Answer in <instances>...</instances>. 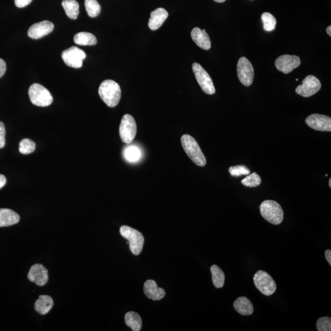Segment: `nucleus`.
<instances>
[{"instance_id":"obj_13","label":"nucleus","mask_w":331,"mask_h":331,"mask_svg":"<svg viewBox=\"0 0 331 331\" xmlns=\"http://www.w3.org/2000/svg\"><path fill=\"white\" fill-rule=\"evenodd\" d=\"M308 126L312 129L320 131H331V118L321 114H312L305 119Z\"/></svg>"},{"instance_id":"obj_20","label":"nucleus","mask_w":331,"mask_h":331,"mask_svg":"<svg viewBox=\"0 0 331 331\" xmlns=\"http://www.w3.org/2000/svg\"><path fill=\"white\" fill-rule=\"evenodd\" d=\"M233 305L237 312L242 315H251L253 313V305L249 299L245 297H239L236 299Z\"/></svg>"},{"instance_id":"obj_26","label":"nucleus","mask_w":331,"mask_h":331,"mask_svg":"<svg viewBox=\"0 0 331 331\" xmlns=\"http://www.w3.org/2000/svg\"><path fill=\"white\" fill-rule=\"evenodd\" d=\"M85 7L90 18H96L101 12V6L96 0H85Z\"/></svg>"},{"instance_id":"obj_38","label":"nucleus","mask_w":331,"mask_h":331,"mask_svg":"<svg viewBox=\"0 0 331 331\" xmlns=\"http://www.w3.org/2000/svg\"><path fill=\"white\" fill-rule=\"evenodd\" d=\"M326 32L328 35L331 36V26H329L327 28Z\"/></svg>"},{"instance_id":"obj_18","label":"nucleus","mask_w":331,"mask_h":331,"mask_svg":"<svg viewBox=\"0 0 331 331\" xmlns=\"http://www.w3.org/2000/svg\"><path fill=\"white\" fill-rule=\"evenodd\" d=\"M168 13L164 8H159L150 13L148 27L152 30H158L168 18Z\"/></svg>"},{"instance_id":"obj_5","label":"nucleus","mask_w":331,"mask_h":331,"mask_svg":"<svg viewBox=\"0 0 331 331\" xmlns=\"http://www.w3.org/2000/svg\"><path fill=\"white\" fill-rule=\"evenodd\" d=\"M120 233L124 238L128 240L131 252L135 255H139L142 252L144 244V238L141 233L128 226H122L120 229Z\"/></svg>"},{"instance_id":"obj_35","label":"nucleus","mask_w":331,"mask_h":331,"mask_svg":"<svg viewBox=\"0 0 331 331\" xmlns=\"http://www.w3.org/2000/svg\"><path fill=\"white\" fill-rule=\"evenodd\" d=\"M7 70V64L4 60L0 59V78L4 75Z\"/></svg>"},{"instance_id":"obj_3","label":"nucleus","mask_w":331,"mask_h":331,"mask_svg":"<svg viewBox=\"0 0 331 331\" xmlns=\"http://www.w3.org/2000/svg\"><path fill=\"white\" fill-rule=\"evenodd\" d=\"M260 212L262 217L270 224L278 225L284 219V211L278 202L266 200L260 205Z\"/></svg>"},{"instance_id":"obj_34","label":"nucleus","mask_w":331,"mask_h":331,"mask_svg":"<svg viewBox=\"0 0 331 331\" xmlns=\"http://www.w3.org/2000/svg\"><path fill=\"white\" fill-rule=\"evenodd\" d=\"M15 5L17 7L22 8L27 7L32 0H15Z\"/></svg>"},{"instance_id":"obj_14","label":"nucleus","mask_w":331,"mask_h":331,"mask_svg":"<svg viewBox=\"0 0 331 331\" xmlns=\"http://www.w3.org/2000/svg\"><path fill=\"white\" fill-rule=\"evenodd\" d=\"M28 279L38 286H44L48 282V271L42 264H36L30 268L28 273Z\"/></svg>"},{"instance_id":"obj_2","label":"nucleus","mask_w":331,"mask_h":331,"mask_svg":"<svg viewBox=\"0 0 331 331\" xmlns=\"http://www.w3.org/2000/svg\"><path fill=\"white\" fill-rule=\"evenodd\" d=\"M181 142L185 153L187 154L194 163L201 167H203L206 164V158L202 153L198 142L192 136L188 135L182 136Z\"/></svg>"},{"instance_id":"obj_8","label":"nucleus","mask_w":331,"mask_h":331,"mask_svg":"<svg viewBox=\"0 0 331 331\" xmlns=\"http://www.w3.org/2000/svg\"><path fill=\"white\" fill-rule=\"evenodd\" d=\"M192 69L197 82L203 92L208 95H213L215 93V88L214 87L212 79L209 74L207 73L201 65L198 63H194Z\"/></svg>"},{"instance_id":"obj_27","label":"nucleus","mask_w":331,"mask_h":331,"mask_svg":"<svg viewBox=\"0 0 331 331\" xmlns=\"http://www.w3.org/2000/svg\"><path fill=\"white\" fill-rule=\"evenodd\" d=\"M125 159L129 162H136L141 158V153L139 148L136 146L127 147L124 150Z\"/></svg>"},{"instance_id":"obj_40","label":"nucleus","mask_w":331,"mask_h":331,"mask_svg":"<svg viewBox=\"0 0 331 331\" xmlns=\"http://www.w3.org/2000/svg\"><path fill=\"white\" fill-rule=\"evenodd\" d=\"M329 186L331 188V179H329Z\"/></svg>"},{"instance_id":"obj_36","label":"nucleus","mask_w":331,"mask_h":331,"mask_svg":"<svg viewBox=\"0 0 331 331\" xmlns=\"http://www.w3.org/2000/svg\"><path fill=\"white\" fill-rule=\"evenodd\" d=\"M6 184H7V179H6L5 176L0 175V189H2L5 186Z\"/></svg>"},{"instance_id":"obj_7","label":"nucleus","mask_w":331,"mask_h":331,"mask_svg":"<svg viewBox=\"0 0 331 331\" xmlns=\"http://www.w3.org/2000/svg\"><path fill=\"white\" fill-rule=\"evenodd\" d=\"M120 136L125 143L130 144L135 138L137 134V125L135 119L130 114H126L121 121L119 128Z\"/></svg>"},{"instance_id":"obj_21","label":"nucleus","mask_w":331,"mask_h":331,"mask_svg":"<svg viewBox=\"0 0 331 331\" xmlns=\"http://www.w3.org/2000/svg\"><path fill=\"white\" fill-rule=\"evenodd\" d=\"M53 305V299L50 296L41 295L35 302V309L36 312L39 314L45 315L52 309Z\"/></svg>"},{"instance_id":"obj_9","label":"nucleus","mask_w":331,"mask_h":331,"mask_svg":"<svg viewBox=\"0 0 331 331\" xmlns=\"http://www.w3.org/2000/svg\"><path fill=\"white\" fill-rule=\"evenodd\" d=\"M62 58L68 67L80 68L82 67L83 61L86 58V53L81 48L73 46L62 52Z\"/></svg>"},{"instance_id":"obj_10","label":"nucleus","mask_w":331,"mask_h":331,"mask_svg":"<svg viewBox=\"0 0 331 331\" xmlns=\"http://www.w3.org/2000/svg\"><path fill=\"white\" fill-rule=\"evenodd\" d=\"M321 88V84L319 80L315 76L309 75L302 81L301 85L297 87L296 92L299 95L308 98L318 92Z\"/></svg>"},{"instance_id":"obj_1","label":"nucleus","mask_w":331,"mask_h":331,"mask_svg":"<svg viewBox=\"0 0 331 331\" xmlns=\"http://www.w3.org/2000/svg\"><path fill=\"white\" fill-rule=\"evenodd\" d=\"M98 93L102 100L110 107H116L121 100V87L113 80H105L102 82L99 86Z\"/></svg>"},{"instance_id":"obj_16","label":"nucleus","mask_w":331,"mask_h":331,"mask_svg":"<svg viewBox=\"0 0 331 331\" xmlns=\"http://www.w3.org/2000/svg\"><path fill=\"white\" fill-rule=\"evenodd\" d=\"M144 292L148 299L153 301L161 300L165 295L163 288H159L153 280H148L145 282Z\"/></svg>"},{"instance_id":"obj_12","label":"nucleus","mask_w":331,"mask_h":331,"mask_svg":"<svg viewBox=\"0 0 331 331\" xmlns=\"http://www.w3.org/2000/svg\"><path fill=\"white\" fill-rule=\"evenodd\" d=\"M301 60L296 56L284 55L278 57L275 62V65L279 71L285 74H288L299 67Z\"/></svg>"},{"instance_id":"obj_29","label":"nucleus","mask_w":331,"mask_h":331,"mask_svg":"<svg viewBox=\"0 0 331 331\" xmlns=\"http://www.w3.org/2000/svg\"><path fill=\"white\" fill-rule=\"evenodd\" d=\"M36 149V144L29 139H22L19 144V152L24 155H28L34 152Z\"/></svg>"},{"instance_id":"obj_19","label":"nucleus","mask_w":331,"mask_h":331,"mask_svg":"<svg viewBox=\"0 0 331 331\" xmlns=\"http://www.w3.org/2000/svg\"><path fill=\"white\" fill-rule=\"evenodd\" d=\"M19 221V215L13 210L0 209V227L12 226Z\"/></svg>"},{"instance_id":"obj_37","label":"nucleus","mask_w":331,"mask_h":331,"mask_svg":"<svg viewBox=\"0 0 331 331\" xmlns=\"http://www.w3.org/2000/svg\"><path fill=\"white\" fill-rule=\"evenodd\" d=\"M325 257H326V260L328 262H329V264L330 266H331V251L330 250H327L326 252H325Z\"/></svg>"},{"instance_id":"obj_11","label":"nucleus","mask_w":331,"mask_h":331,"mask_svg":"<svg viewBox=\"0 0 331 331\" xmlns=\"http://www.w3.org/2000/svg\"><path fill=\"white\" fill-rule=\"evenodd\" d=\"M238 75L239 81L245 86H250L254 79V69L252 64L245 57H241L239 60L238 67Z\"/></svg>"},{"instance_id":"obj_4","label":"nucleus","mask_w":331,"mask_h":331,"mask_svg":"<svg viewBox=\"0 0 331 331\" xmlns=\"http://www.w3.org/2000/svg\"><path fill=\"white\" fill-rule=\"evenodd\" d=\"M28 95L33 104L39 107H47L52 103L53 97L46 88L39 84L31 85Z\"/></svg>"},{"instance_id":"obj_15","label":"nucleus","mask_w":331,"mask_h":331,"mask_svg":"<svg viewBox=\"0 0 331 331\" xmlns=\"http://www.w3.org/2000/svg\"><path fill=\"white\" fill-rule=\"evenodd\" d=\"M53 28V23L50 21L40 22L31 25L28 31V35L34 39H40L52 32Z\"/></svg>"},{"instance_id":"obj_6","label":"nucleus","mask_w":331,"mask_h":331,"mask_svg":"<svg viewBox=\"0 0 331 331\" xmlns=\"http://www.w3.org/2000/svg\"><path fill=\"white\" fill-rule=\"evenodd\" d=\"M254 284L262 294L269 296L275 293L277 286L272 277L263 270H258L254 275Z\"/></svg>"},{"instance_id":"obj_39","label":"nucleus","mask_w":331,"mask_h":331,"mask_svg":"<svg viewBox=\"0 0 331 331\" xmlns=\"http://www.w3.org/2000/svg\"><path fill=\"white\" fill-rule=\"evenodd\" d=\"M213 1L217 3H224L226 0H213Z\"/></svg>"},{"instance_id":"obj_24","label":"nucleus","mask_w":331,"mask_h":331,"mask_svg":"<svg viewBox=\"0 0 331 331\" xmlns=\"http://www.w3.org/2000/svg\"><path fill=\"white\" fill-rule=\"evenodd\" d=\"M74 41L79 45H94L97 43L95 35L88 32H80L74 36Z\"/></svg>"},{"instance_id":"obj_30","label":"nucleus","mask_w":331,"mask_h":331,"mask_svg":"<svg viewBox=\"0 0 331 331\" xmlns=\"http://www.w3.org/2000/svg\"><path fill=\"white\" fill-rule=\"evenodd\" d=\"M242 184L245 187L253 188L259 186L261 183V179L257 173H253L242 180Z\"/></svg>"},{"instance_id":"obj_17","label":"nucleus","mask_w":331,"mask_h":331,"mask_svg":"<svg viewBox=\"0 0 331 331\" xmlns=\"http://www.w3.org/2000/svg\"><path fill=\"white\" fill-rule=\"evenodd\" d=\"M191 36L198 46L205 50L210 49V39L205 30H201L198 27L194 28L191 33Z\"/></svg>"},{"instance_id":"obj_22","label":"nucleus","mask_w":331,"mask_h":331,"mask_svg":"<svg viewBox=\"0 0 331 331\" xmlns=\"http://www.w3.org/2000/svg\"><path fill=\"white\" fill-rule=\"evenodd\" d=\"M62 4L68 18L73 20L78 18L79 14V5L78 2L76 0H64Z\"/></svg>"},{"instance_id":"obj_25","label":"nucleus","mask_w":331,"mask_h":331,"mask_svg":"<svg viewBox=\"0 0 331 331\" xmlns=\"http://www.w3.org/2000/svg\"><path fill=\"white\" fill-rule=\"evenodd\" d=\"M212 273V282L214 286L216 288H221L225 284V275L223 270L216 265L214 264L210 267Z\"/></svg>"},{"instance_id":"obj_23","label":"nucleus","mask_w":331,"mask_h":331,"mask_svg":"<svg viewBox=\"0 0 331 331\" xmlns=\"http://www.w3.org/2000/svg\"><path fill=\"white\" fill-rule=\"evenodd\" d=\"M125 322L133 331H139L142 328V319L138 313L135 312H128L125 316Z\"/></svg>"},{"instance_id":"obj_33","label":"nucleus","mask_w":331,"mask_h":331,"mask_svg":"<svg viewBox=\"0 0 331 331\" xmlns=\"http://www.w3.org/2000/svg\"><path fill=\"white\" fill-rule=\"evenodd\" d=\"M6 130L4 123L0 122V148H4L6 144Z\"/></svg>"},{"instance_id":"obj_31","label":"nucleus","mask_w":331,"mask_h":331,"mask_svg":"<svg viewBox=\"0 0 331 331\" xmlns=\"http://www.w3.org/2000/svg\"><path fill=\"white\" fill-rule=\"evenodd\" d=\"M230 175L234 177L249 175L250 170L245 165H237L235 167H230L229 169Z\"/></svg>"},{"instance_id":"obj_32","label":"nucleus","mask_w":331,"mask_h":331,"mask_svg":"<svg viewBox=\"0 0 331 331\" xmlns=\"http://www.w3.org/2000/svg\"><path fill=\"white\" fill-rule=\"evenodd\" d=\"M316 328L318 331H330L331 318L327 316L319 318L316 322Z\"/></svg>"},{"instance_id":"obj_28","label":"nucleus","mask_w":331,"mask_h":331,"mask_svg":"<svg viewBox=\"0 0 331 331\" xmlns=\"http://www.w3.org/2000/svg\"><path fill=\"white\" fill-rule=\"evenodd\" d=\"M261 20L263 23L264 30L266 31H272L275 30L277 21L272 14L264 13L262 14Z\"/></svg>"}]
</instances>
